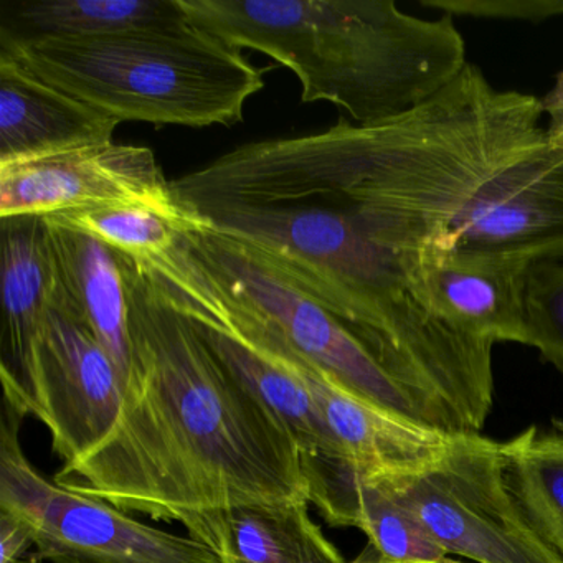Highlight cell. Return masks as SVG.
Here are the masks:
<instances>
[{
	"label": "cell",
	"mask_w": 563,
	"mask_h": 563,
	"mask_svg": "<svg viewBox=\"0 0 563 563\" xmlns=\"http://www.w3.org/2000/svg\"><path fill=\"white\" fill-rule=\"evenodd\" d=\"M120 260L131 352L120 413L110 434L64 464L55 483L126 514L179 523L309 500L288 424L220 361L140 260Z\"/></svg>",
	"instance_id": "cell-1"
},
{
	"label": "cell",
	"mask_w": 563,
	"mask_h": 563,
	"mask_svg": "<svg viewBox=\"0 0 563 563\" xmlns=\"http://www.w3.org/2000/svg\"><path fill=\"white\" fill-rule=\"evenodd\" d=\"M542 117L540 98L497 90L467 64L407 113L245 144L170 184L190 210L321 202L388 245L421 249L443 242L486 184L545 146Z\"/></svg>",
	"instance_id": "cell-2"
},
{
	"label": "cell",
	"mask_w": 563,
	"mask_h": 563,
	"mask_svg": "<svg viewBox=\"0 0 563 563\" xmlns=\"http://www.w3.org/2000/svg\"><path fill=\"white\" fill-rule=\"evenodd\" d=\"M197 27L260 52L354 124L380 123L446 88L470 62L450 14L421 19L394 0H177Z\"/></svg>",
	"instance_id": "cell-3"
},
{
	"label": "cell",
	"mask_w": 563,
	"mask_h": 563,
	"mask_svg": "<svg viewBox=\"0 0 563 563\" xmlns=\"http://www.w3.org/2000/svg\"><path fill=\"white\" fill-rule=\"evenodd\" d=\"M0 54L120 123L233 126L265 88L266 70L187 18L107 37L8 45Z\"/></svg>",
	"instance_id": "cell-4"
},
{
	"label": "cell",
	"mask_w": 563,
	"mask_h": 563,
	"mask_svg": "<svg viewBox=\"0 0 563 563\" xmlns=\"http://www.w3.org/2000/svg\"><path fill=\"white\" fill-rule=\"evenodd\" d=\"M194 212L217 232L240 240L364 344L394 338L417 311L408 250L375 239L357 217L339 207L233 203Z\"/></svg>",
	"instance_id": "cell-5"
},
{
	"label": "cell",
	"mask_w": 563,
	"mask_h": 563,
	"mask_svg": "<svg viewBox=\"0 0 563 563\" xmlns=\"http://www.w3.org/2000/svg\"><path fill=\"white\" fill-rule=\"evenodd\" d=\"M374 471L450 555L476 563H563L510 494L500 443L483 434L454 437L437 460L420 470Z\"/></svg>",
	"instance_id": "cell-6"
},
{
	"label": "cell",
	"mask_w": 563,
	"mask_h": 563,
	"mask_svg": "<svg viewBox=\"0 0 563 563\" xmlns=\"http://www.w3.org/2000/svg\"><path fill=\"white\" fill-rule=\"evenodd\" d=\"M27 415L4 400L0 427V510L24 520L35 553L54 563H220L192 537L147 526L93 496L74 493L44 474L21 446Z\"/></svg>",
	"instance_id": "cell-7"
},
{
	"label": "cell",
	"mask_w": 563,
	"mask_h": 563,
	"mask_svg": "<svg viewBox=\"0 0 563 563\" xmlns=\"http://www.w3.org/2000/svg\"><path fill=\"white\" fill-rule=\"evenodd\" d=\"M186 240L196 255L291 347L324 368L352 394L408 423L456 437L446 421L391 377L335 316L279 278L240 240L217 232L207 222L187 232Z\"/></svg>",
	"instance_id": "cell-8"
},
{
	"label": "cell",
	"mask_w": 563,
	"mask_h": 563,
	"mask_svg": "<svg viewBox=\"0 0 563 563\" xmlns=\"http://www.w3.org/2000/svg\"><path fill=\"white\" fill-rule=\"evenodd\" d=\"M4 400L42 421L52 450L74 463L113 430L123 378L93 332L67 312L51 309L18 371L0 365Z\"/></svg>",
	"instance_id": "cell-9"
},
{
	"label": "cell",
	"mask_w": 563,
	"mask_h": 563,
	"mask_svg": "<svg viewBox=\"0 0 563 563\" xmlns=\"http://www.w3.org/2000/svg\"><path fill=\"white\" fill-rule=\"evenodd\" d=\"M113 203L186 209L150 147L110 141L0 167V219Z\"/></svg>",
	"instance_id": "cell-10"
},
{
	"label": "cell",
	"mask_w": 563,
	"mask_h": 563,
	"mask_svg": "<svg viewBox=\"0 0 563 563\" xmlns=\"http://www.w3.org/2000/svg\"><path fill=\"white\" fill-rule=\"evenodd\" d=\"M441 249L563 260V153L549 144L490 180L450 227Z\"/></svg>",
	"instance_id": "cell-11"
},
{
	"label": "cell",
	"mask_w": 563,
	"mask_h": 563,
	"mask_svg": "<svg viewBox=\"0 0 563 563\" xmlns=\"http://www.w3.org/2000/svg\"><path fill=\"white\" fill-rule=\"evenodd\" d=\"M262 324L273 351L308 387L342 457L378 471L407 473L427 466L450 446L454 437L408 423L368 404L299 354L263 318Z\"/></svg>",
	"instance_id": "cell-12"
},
{
	"label": "cell",
	"mask_w": 563,
	"mask_h": 563,
	"mask_svg": "<svg viewBox=\"0 0 563 563\" xmlns=\"http://www.w3.org/2000/svg\"><path fill=\"white\" fill-rule=\"evenodd\" d=\"M302 470L309 503L325 522L361 529L384 563H463L424 532L372 467L347 457L302 453Z\"/></svg>",
	"instance_id": "cell-13"
},
{
	"label": "cell",
	"mask_w": 563,
	"mask_h": 563,
	"mask_svg": "<svg viewBox=\"0 0 563 563\" xmlns=\"http://www.w3.org/2000/svg\"><path fill=\"white\" fill-rule=\"evenodd\" d=\"M424 282L437 308L481 341L526 345V283L530 263L512 256L424 245Z\"/></svg>",
	"instance_id": "cell-14"
},
{
	"label": "cell",
	"mask_w": 563,
	"mask_h": 563,
	"mask_svg": "<svg viewBox=\"0 0 563 563\" xmlns=\"http://www.w3.org/2000/svg\"><path fill=\"white\" fill-rule=\"evenodd\" d=\"M120 124L0 54V167L110 143Z\"/></svg>",
	"instance_id": "cell-15"
},
{
	"label": "cell",
	"mask_w": 563,
	"mask_h": 563,
	"mask_svg": "<svg viewBox=\"0 0 563 563\" xmlns=\"http://www.w3.org/2000/svg\"><path fill=\"white\" fill-rule=\"evenodd\" d=\"M47 223L58 283L52 309L67 312L87 325L126 384L131 358L130 322L120 253L93 236L48 219Z\"/></svg>",
	"instance_id": "cell-16"
},
{
	"label": "cell",
	"mask_w": 563,
	"mask_h": 563,
	"mask_svg": "<svg viewBox=\"0 0 563 563\" xmlns=\"http://www.w3.org/2000/svg\"><path fill=\"white\" fill-rule=\"evenodd\" d=\"M309 500L233 507L184 520L220 563H347L309 514Z\"/></svg>",
	"instance_id": "cell-17"
},
{
	"label": "cell",
	"mask_w": 563,
	"mask_h": 563,
	"mask_svg": "<svg viewBox=\"0 0 563 563\" xmlns=\"http://www.w3.org/2000/svg\"><path fill=\"white\" fill-rule=\"evenodd\" d=\"M2 365L18 371L29 345L57 298L58 283L51 232L44 216L2 219Z\"/></svg>",
	"instance_id": "cell-18"
},
{
	"label": "cell",
	"mask_w": 563,
	"mask_h": 563,
	"mask_svg": "<svg viewBox=\"0 0 563 563\" xmlns=\"http://www.w3.org/2000/svg\"><path fill=\"white\" fill-rule=\"evenodd\" d=\"M184 18L177 0H4L0 47L107 37Z\"/></svg>",
	"instance_id": "cell-19"
},
{
	"label": "cell",
	"mask_w": 563,
	"mask_h": 563,
	"mask_svg": "<svg viewBox=\"0 0 563 563\" xmlns=\"http://www.w3.org/2000/svg\"><path fill=\"white\" fill-rule=\"evenodd\" d=\"M504 476L517 506L540 539L563 560V431L537 428L500 443Z\"/></svg>",
	"instance_id": "cell-20"
},
{
	"label": "cell",
	"mask_w": 563,
	"mask_h": 563,
	"mask_svg": "<svg viewBox=\"0 0 563 563\" xmlns=\"http://www.w3.org/2000/svg\"><path fill=\"white\" fill-rule=\"evenodd\" d=\"M47 217L58 225L100 240L136 260L154 258L176 246L184 233L200 229L202 217L190 209L164 210L146 203H113L67 210Z\"/></svg>",
	"instance_id": "cell-21"
},
{
	"label": "cell",
	"mask_w": 563,
	"mask_h": 563,
	"mask_svg": "<svg viewBox=\"0 0 563 563\" xmlns=\"http://www.w3.org/2000/svg\"><path fill=\"white\" fill-rule=\"evenodd\" d=\"M526 325L529 347L563 375V260L533 263L527 273Z\"/></svg>",
	"instance_id": "cell-22"
},
{
	"label": "cell",
	"mask_w": 563,
	"mask_h": 563,
	"mask_svg": "<svg viewBox=\"0 0 563 563\" xmlns=\"http://www.w3.org/2000/svg\"><path fill=\"white\" fill-rule=\"evenodd\" d=\"M467 14L479 19L542 22L562 18L563 0H471Z\"/></svg>",
	"instance_id": "cell-23"
},
{
	"label": "cell",
	"mask_w": 563,
	"mask_h": 563,
	"mask_svg": "<svg viewBox=\"0 0 563 563\" xmlns=\"http://www.w3.org/2000/svg\"><path fill=\"white\" fill-rule=\"evenodd\" d=\"M35 547L31 527L18 516L0 510V563H18Z\"/></svg>",
	"instance_id": "cell-24"
},
{
	"label": "cell",
	"mask_w": 563,
	"mask_h": 563,
	"mask_svg": "<svg viewBox=\"0 0 563 563\" xmlns=\"http://www.w3.org/2000/svg\"><path fill=\"white\" fill-rule=\"evenodd\" d=\"M543 114L549 117V126L545 128L547 144L552 150L563 153V70L553 81V87L540 98Z\"/></svg>",
	"instance_id": "cell-25"
},
{
	"label": "cell",
	"mask_w": 563,
	"mask_h": 563,
	"mask_svg": "<svg viewBox=\"0 0 563 563\" xmlns=\"http://www.w3.org/2000/svg\"><path fill=\"white\" fill-rule=\"evenodd\" d=\"M347 563H384V560H382L380 555L375 552L374 547L368 543V545L362 550V553L357 556V559H354L352 562Z\"/></svg>",
	"instance_id": "cell-26"
},
{
	"label": "cell",
	"mask_w": 563,
	"mask_h": 563,
	"mask_svg": "<svg viewBox=\"0 0 563 563\" xmlns=\"http://www.w3.org/2000/svg\"><path fill=\"white\" fill-rule=\"evenodd\" d=\"M18 563H44V560H42L37 553L29 552L27 555H25L24 559L19 560Z\"/></svg>",
	"instance_id": "cell-27"
},
{
	"label": "cell",
	"mask_w": 563,
	"mask_h": 563,
	"mask_svg": "<svg viewBox=\"0 0 563 563\" xmlns=\"http://www.w3.org/2000/svg\"><path fill=\"white\" fill-rule=\"evenodd\" d=\"M563 431V430H562Z\"/></svg>",
	"instance_id": "cell-28"
}]
</instances>
